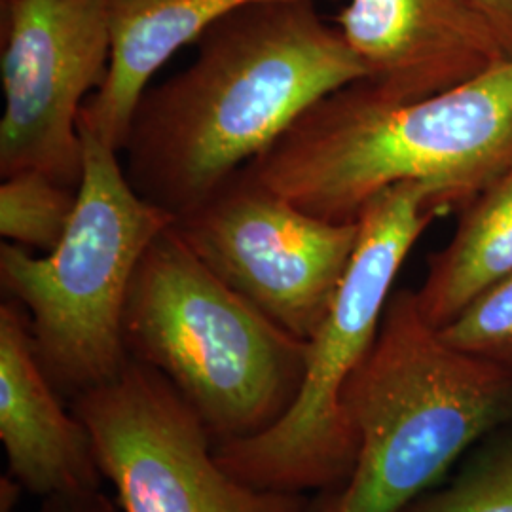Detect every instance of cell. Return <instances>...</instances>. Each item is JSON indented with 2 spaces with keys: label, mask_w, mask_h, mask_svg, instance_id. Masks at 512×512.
<instances>
[{
  "label": "cell",
  "mask_w": 512,
  "mask_h": 512,
  "mask_svg": "<svg viewBox=\"0 0 512 512\" xmlns=\"http://www.w3.org/2000/svg\"><path fill=\"white\" fill-rule=\"evenodd\" d=\"M403 512H512V429L486 437L444 486L421 495Z\"/></svg>",
  "instance_id": "cell-15"
},
{
  "label": "cell",
  "mask_w": 512,
  "mask_h": 512,
  "mask_svg": "<svg viewBox=\"0 0 512 512\" xmlns=\"http://www.w3.org/2000/svg\"><path fill=\"white\" fill-rule=\"evenodd\" d=\"M340 408L355 463L313 512H403L511 423L512 370L452 348L421 315L416 291L401 289Z\"/></svg>",
  "instance_id": "cell-3"
},
{
  "label": "cell",
  "mask_w": 512,
  "mask_h": 512,
  "mask_svg": "<svg viewBox=\"0 0 512 512\" xmlns=\"http://www.w3.org/2000/svg\"><path fill=\"white\" fill-rule=\"evenodd\" d=\"M73 219L54 251L0 247V283L25 311L33 348L61 397L109 382L129 355L124 310L131 279L150 243L175 217L129 183L120 152L88 128Z\"/></svg>",
  "instance_id": "cell-5"
},
{
  "label": "cell",
  "mask_w": 512,
  "mask_h": 512,
  "mask_svg": "<svg viewBox=\"0 0 512 512\" xmlns=\"http://www.w3.org/2000/svg\"><path fill=\"white\" fill-rule=\"evenodd\" d=\"M181 73L143 93L122 145L131 186L175 220L209 202L329 93L365 80L313 0H260L213 23Z\"/></svg>",
  "instance_id": "cell-1"
},
{
  "label": "cell",
  "mask_w": 512,
  "mask_h": 512,
  "mask_svg": "<svg viewBox=\"0 0 512 512\" xmlns=\"http://www.w3.org/2000/svg\"><path fill=\"white\" fill-rule=\"evenodd\" d=\"M23 488L12 476H2L0 480V512H16L18 495Z\"/></svg>",
  "instance_id": "cell-19"
},
{
  "label": "cell",
  "mask_w": 512,
  "mask_h": 512,
  "mask_svg": "<svg viewBox=\"0 0 512 512\" xmlns=\"http://www.w3.org/2000/svg\"><path fill=\"white\" fill-rule=\"evenodd\" d=\"M71 412L126 512H310L300 494L253 488L224 471L200 416L131 357L109 382L74 397Z\"/></svg>",
  "instance_id": "cell-7"
},
{
  "label": "cell",
  "mask_w": 512,
  "mask_h": 512,
  "mask_svg": "<svg viewBox=\"0 0 512 512\" xmlns=\"http://www.w3.org/2000/svg\"><path fill=\"white\" fill-rule=\"evenodd\" d=\"M440 336L471 357L512 370V274L476 294Z\"/></svg>",
  "instance_id": "cell-16"
},
{
  "label": "cell",
  "mask_w": 512,
  "mask_h": 512,
  "mask_svg": "<svg viewBox=\"0 0 512 512\" xmlns=\"http://www.w3.org/2000/svg\"><path fill=\"white\" fill-rule=\"evenodd\" d=\"M112 0H4L2 179L37 169L82 183L80 114L109 71Z\"/></svg>",
  "instance_id": "cell-9"
},
{
  "label": "cell",
  "mask_w": 512,
  "mask_h": 512,
  "mask_svg": "<svg viewBox=\"0 0 512 512\" xmlns=\"http://www.w3.org/2000/svg\"><path fill=\"white\" fill-rule=\"evenodd\" d=\"M480 16L486 19L503 54L512 59V0H471Z\"/></svg>",
  "instance_id": "cell-17"
},
{
  "label": "cell",
  "mask_w": 512,
  "mask_h": 512,
  "mask_svg": "<svg viewBox=\"0 0 512 512\" xmlns=\"http://www.w3.org/2000/svg\"><path fill=\"white\" fill-rule=\"evenodd\" d=\"M446 211L425 183L391 186L366 203L357 243L329 311L308 348L304 384L270 429L215 446L224 471L260 488L302 494L334 490L355 463V440L340 408L349 374L372 348L404 260Z\"/></svg>",
  "instance_id": "cell-6"
},
{
  "label": "cell",
  "mask_w": 512,
  "mask_h": 512,
  "mask_svg": "<svg viewBox=\"0 0 512 512\" xmlns=\"http://www.w3.org/2000/svg\"><path fill=\"white\" fill-rule=\"evenodd\" d=\"M251 2L260 0H112L109 71L84 105L78 126L120 152L156 71L213 23Z\"/></svg>",
  "instance_id": "cell-12"
},
{
  "label": "cell",
  "mask_w": 512,
  "mask_h": 512,
  "mask_svg": "<svg viewBox=\"0 0 512 512\" xmlns=\"http://www.w3.org/2000/svg\"><path fill=\"white\" fill-rule=\"evenodd\" d=\"M40 512H114V503L101 490L50 495Z\"/></svg>",
  "instance_id": "cell-18"
},
{
  "label": "cell",
  "mask_w": 512,
  "mask_h": 512,
  "mask_svg": "<svg viewBox=\"0 0 512 512\" xmlns=\"http://www.w3.org/2000/svg\"><path fill=\"white\" fill-rule=\"evenodd\" d=\"M512 165V59L450 92L395 101L365 80L306 110L245 169L313 217L357 222L391 186L425 183L446 211Z\"/></svg>",
  "instance_id": "cell-2"
},
{
  "label": "cell",
  "mask_w": 512,
  "mask_h": 512,
  "mask_svg": "<svg viewBox=\"0 0 512 512\" xmlns=\"http://www.w3.org/2000/svg\"><path fill=\"white\" fill-rule=\"evenodd\" d=\"M122 332L129 357L169 380L215 446L270 429L304 384L310 342L228 287L173 226L135 270Z\"/></svg>",
  "instance_id": "cell-4"
},
{
  "label": "cell",
  "mask_w": 512,
  "mask_h": 512,
  "mask_svg": "<svg viewBox=\"0 0 512 512\" xmlns=\"http://www.w3.org/2000/svg\"><path fill=\"white\" fill-rule=\"evenodd\" d=\"M173 228L213 274L304 342L323 323L359 232L357 222L313 217L243 171Z\"/></svg>",
  "instance_id": "cell-8"
},
{
  "label": "cell",
  "mask_w": 512,
  "mask_h": 512,
  "mask_svg": "<svg viewBox=\"0 0 512 512\" xmlns=\"http://www.w3.org/2000/svg\"><path fill=\"white\" fill-rule=\"evenodd\" d=\"M78 188L48 173L25 169L0 186V234L25 249L50 253L63 238L76 209Z\"/></svg>",
  "instance_id": "cell-14"
},
{
  "label": "cell",
  "mask_w": 512,
  "mask_h": 512,
  "mask_svg": "<svg viewBox=\"0 0 512 512\" xmlns=\"http://www.w3.org/2000/svg\"><path fill=\"white\" fill-rule=\"evenodd\" d=\"M336 23L366 84L395 101L450 92L507 61L471 0H348Z\"/></svg>",
  "instance_id": "cell-10"
},
{
  "label": "cell",
  "mask_w": 512,
  "mask_h": 512,
  "mask_svg": "<svg viewBox=\"0 0 512 512\" xmlns=\"http://www.w3.org/2000/svg\"><path fill=\"white\" fill-rule=\"evenodd\" d=\"M512 274V165L461 207L452 239L429 258L416 300L421 315L444 329L476 294Z\"/></svg>",
  "instance_id": "cell-13"
},
{
  "label": "cell",
  "mask_w": 512,
  "mask_h": 512,
  "mask_svg": "<svg viewBox=\"0 0 512 512\" xmlns=\"http://www.w3.org/2000/svg\"><path fill=\"white\" fill-rule=\"evenodd\" d=\"M33 348L25 311L0 306V440L8 471L42 499L101 490L105 478L86 425L69 414Z\"/></svg>",
  "instance_id": "cell-11"
}]
</instances>
